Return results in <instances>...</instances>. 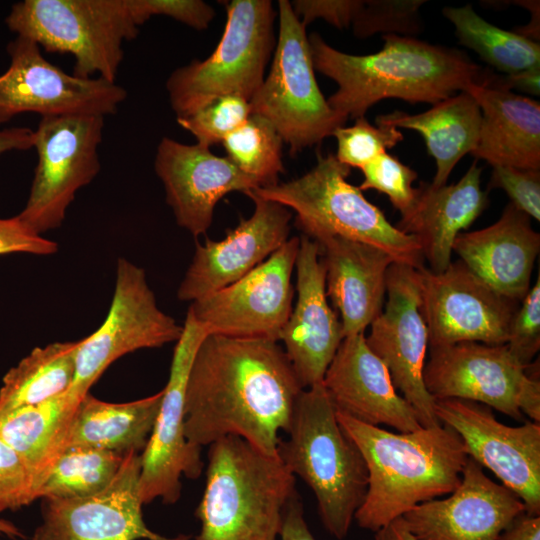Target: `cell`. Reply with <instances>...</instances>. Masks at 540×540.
Wrapping results in <instances>:
<instances>
[{
	"label": "cell",
	"mask_w": 540,
	"mask_h": 540,
	"mask_svg": "<svg viewBox=\"0 0 540 540\" xmlns=\"http://www.w3.org/2000/svg\"><path fill=\"white\" fill-rule=\"evenodd\" d=\"M382 39L380 51L359 56L331 47L317 33L308 37L314 69L338 85L327 103L345 120L364 117L388 98L434 105L485 84L491 74L454 48L395 34Z\"/></svg>",
	"instance_id": "2"
},
{
	"label": "cell",
	"mask_w": 540,
	"mask_h": 540,
	"mask_svg": "<svg viewBox=\"0 0 540 540\" xmlns=\"http://www.w3.org/2000/svg\"><path fill=\"white\" fill-rule=\"evenodd\" d=\"M374 540H418L405 526L401 517L375 532Z\"/></svg>",
	"instance_id": "50"
},
{
	"label": "cell",
	"mask_w": 540,
	"mask_h": 540,
	"mask_svg": "<svg viewBox=\"0 0 540 540\" xmlns=\"http://www.w3.org/2000/svg\"><path fill=\"white\" fill-rule=\"evenodd\" d=\"M299 237L289 238L264 262L236 282L190 303L208 335L263 338L279 342L292 311Z\"/></svg>",
	"instance_id": "15"
},
{
	"label": "cell",
	"mask_w": 540,
	"mask_h": 540,
	"mask_svg": "<svg viewBox=\"0 0 540 540\" xmlns=\"http://www.w3.org/2000/svg\"><path fill=\"white\" fill-rule=\"evenodd\" d=\"M435 412L460 436L468 457L516 494L527 514L540 515V423L508 426L490 407L457 398L435 400Z\"/></svg>",
	"instance_id": "18"
},
{
	"label": "cell",
	"mask_w": 540,
	"mask_h": 540,
	"mask_svg": "<svg viewBox=\"0 0 540 540\" xmlns=\"http://www.w3.org/2000/svg\"><path fill=\"white\" fill-rule=\"evenodd\" d=\"M206 481L191 540H279L296 477L281 459L228 436L208 449Z\"/></svg>",
	"instance_id": "4"
},
{
	"label": "cell",
	"mask_w": 540,
	"mask_h": 540,
	"mask_svg": "<svg viewBox=\"0 0 540 540\" xmlns=\"http://www.w3.org/2000/svg\"><path fill=\"white\" fill-rule=\"evenodd\" d=\"M244 194L255 204L252 215L242 219L222 240L196 243L177 291L180 301L192 303L236 282L289 239L292 211L250 191Z\"/></svg>",
	"instance_id": "20"
},
{
	"label": "cell",
	"mask_w": 540,
	"mask_h": 540,
	"mask_svg": "<svg viewBox=\"0 0 540 540\" xmlns=\"http://www.w3.org/2000/svg\"><path fill=\"white\" fill-rule=\"evenodd\" d=\"M10 64L0 75V125L33 112L41 117L62 114H114L126 90L99 77L67 74L42 55L34 41L17 36L7 46Z\"/></svg>",
	"instance_id": "14"
},
{
	"label": "cell",
	"mask_w": 540,
	"mask_h": 540,
	"mask_svg": "<svg viewBox=\"0 0 540 540\" xmlns=\"http://www.w3.org/2000/svg\"><path fill=\"white\" fill-rule=\"evenodd\" d=\"M322 384L336 410L355 420L400 433L422 427L413 407L395 389L387 367L367 346L365 334L342 340Z\"/></svg>",
	"instance_id": "24"
},
{
	"label": "cell",
	"mask_w": 540,
	"mask_h": 540,
	"mask_svg": "<svg viewBox=\"0 0 540 540\" xmlns=\"http://www.w3.org/2000/svg\"><path fill=\"white\" fill-rule=\"evenodd\" d=\"M206 329L187 311L174 348L168 382L163 389L158 416L141 453L139 492L143 505L160 498L175 504L182 491L181 477L198 479L203 471L201 448L185 437V393L190 368Z\"/></svg>",
	"instance_id": "13"
},
{
	"label": "cell",
	"mask_w": 540,
	"mask_h": 540,
	"mask_svg": "<svg viewBox=\"0 0 540 540\" xmlns=\"http://www.w3.org/2000/svg\"><path fill=\"white\" fill-rule=\"evenodd\" d=\"M442 14L453 24L459 42L499 71L508 75L540 67L538 42L490 24L470 4L444 7Z\"/></svg>",
	"instance_id": "33"
},
{
	"label": "cell",
	"mask_w": 540,
	"mask_h": 540,
	"mask_svg": "<svg viewBox=\"0 0 540 540\" xmlns=\"http://www.w3.org/2000/svg\"><path fill=\"white\" fill-rule=\"evenodd\" d=\"M0 536H6L11 539H25L24 533L14 523L0 519Z\"/></svg>",
	"instance_id": "51"
},
{
	"label": "cell",
	"mask_w": 540,
	"mask_h": 540,
	"mask_svg": "<svg viewBox=\"0 0 540 540\" xmlns=\"http://www.w3.org/2000/svg\"><path fill=\"white\" fill-rule=\"evenodd\" d=\"M283 143L272 123L254 113L222 141L227 157L243 173L252 177L258 188L279 183V175L284 172Z\"/></svg>",
	"instance_id": "35"
},
{
	"label": "cell",
	"mask_w": 540,
	"mask_h": 540,
	"mask_svg": "<svg viewBox=\"0 0 540 540\" xmlns=\"http://www.w3.org/2000/svg\"><path fill=\"white\" fill-rule=\"evenodd\" d=\"M453 251L493 290L519 303L530 289L540 234L530 217L509 203L491 226L458 234Z\"/></svg>",
	"instance_id": "25"
},
{
	"label": "cell",
	"mask_w": 540,
	"mask_h": 540,
	"mask_svg": "<svg viewBox=\"0 0 540 540\" xmlns=\"http://www.w3.org/2000/svg\"><path fill=\"white\" fill-rule=\"evenodd\" d=\"M349 173L335 155L318 153L317 164L303 176L250 192L293 211L296 226L313 241L342 237L384 251L394 263L422 267L418 240L393 226L359 187L348 183Z\"/></svg>",
	"instance_id": "6"
},
{
	"label": "cell",
	"mask_w": 540,
	"mask_h": 540,
	"mask_svg": "<svg viewBox=\"0 0 540 540\" xmlns=\"http://www.w3.org/2000/svg\"><path fill=\"white\" fill-rule=\"evenodd\" d=\"M5 23L47 52L71 54L74 76L109 82H116L123 43L139 31L128 0H23Z\"/></svg>",
	"instance_id": "7"
},
{
	"label": "cell",
	"mask_w": 540,
	"mask_h": 540,
	"mask_svg": "<svg viewBox=\"0 0 540 540\" xmlns=\"http://www.w3.org/2000/svg\"><path fill=\"white\" fill-rule=\"evenodd\" d=\"M481 174L482 168L474 161L456 184L436 187L420 182L413 206L401 216L396 227L418 240L430 271L441 273L447 269L456 237L487 207Z\"/></svg>",
	"instance_id": "27"
},
{
	"label": "cell",
	"mask_w": 540,
	"mask_h": 540,
	"mask_svg": "<svg viewBox=\"0 0 540 540\" xmlns=\"http://www.w3.org/2000/svg\"><path fill=\"white\" fill-rule=\"evenodd\" d=\"M448 495L420 503L403 514V523L418 540H498L525 511L516 494L490 479L470 457L460 484Z\"/></svg>",
	"instance_id": "21"
},
{
	"label": "cell",
	"mask_w": 540,
	"mask_h": 540,
	"mask_svg": "<svg viewBox=\"0 0 540 540\" xmlns=\"http://www.w3.org/2000/svg\"><path fill=\"white\" fill-rule=\"evenodd\" d=\"M250 114L248 100L237 95H223L191 114L177 117V122L197 139L198 144L210 148L243 125Z\"/></svg>",
	"instance_id": "36"
},
{
	"label": "cell",
	"mask_w": 540,
	"mask_h": 540,
	"mask_svg": "<svg viewBox=\"0 0 540 540\" xmlns=\"http://www.w3.org/2000/svg\"><path fill=\"white\" fill-rule=\"evenodd\" d=\"M417 270L429 348L460 342L507 343L517 302L493 290L461 260L441 273L424 266Z\"/></svg>",
	"instance_id": "16"
},
{
	"label": "cell",
	"mask_w": 540,
	"mask_h": 540,
	"mask_svg": "<svg viewBox=\"0 0 540 540\" xmlns=\"http://www.w3.org/2000/svg\"><path fill=\"white\" fill-rule=\"evenodd\" d=\"M425 0H368L355 17L352 28L356 37L375 33L412 37L422 30L419 15Z\"/></svg>",
	"instance_id": "37"
},
{
	"label": "cell",
	"mask_w": 540,
	"mask_h": 540,
	"mask_svg": "<svg viewBox=\"0 0 540 540\" xmlns=\"http://www.w3.org/2000/svg\"><path fill=\"white\" fill-rule=\"evenodd\" d=\"M58 244L38 234L26 225L17 215L0 218V255L26 253L33 255H52Z\"/></svg>",
	"instance_id": "44"
},
{
	"label": "cell",
	"mask_w": 540,
	"mask_h": 540,
	"mask_svg": "<svg viewBox=\"0 0 540 540\" xmlns=\"http://www.w3.org/2000/svg\"><path fill=\"white\" fill-rule=\"evenodd\" d=\"M506 345L511 355L526 368L531 365L540 349L539 275L511 321Z\"/></svg>",
	"instance_id": "40"
},
{
	"label": "cell",
	"mask_w": 540,
	"mask_h": 540,
	"mask_svg": "<svg viewBox=\"0 0 540 540\" xmlns=\"http://www.w3.org/2000/svg\"><path fill=\"white\" fill-rule=\"evenodd\" d=\"M35 498L34 480L16 451L0 437V514L16 511Z\"/></svg>",
	"instance_id": "41"
},
{
	"label": "cell",
	"mask_w": 540,
	"mask_h": 540,
	"mask_svg": "<svg viewBox=\"0 0 540 540\" xmlns=\"http://www.w3.org/2000/svg\"><path fill=\"white\" fill-rule=\"evenodd\" d=\"M225 6L226 25L214 52L205 60H193L174 70L166 82L177 117L223 95L250 101L265 78L276 45L272 2L232 0Z\"/></svg>",
	"instance_id": "8"
},
{
	"label": "cell",
	"mask_w": 540,
	"mask_h": 540,
	"mask_svg": "<svg viewBox=\"0 0 540 540\" xmlns=\"http://www.w3.org/2000/svg\"><path fill=\"white\" fill-rule=\"evenodd\" d=\"M295 15L304 26L317 18L342 29L352 25L363 7L362 0H295L290 2Z\"/></svg>",
	"instance_id": "45"
},
{
	"label": "cell",
	"mask_w": 540,
	"mask_h": 540,
	"mask_svg": "<svg viewBox=\"0 0 540 540\" xmlns=\"http://www.w3.org/2000/svg\"><path fill=\"white\" fill-rule=\"evenodd\" d=\"M141 453L129 452L109 485L87 497L42 499V523L31 540H191L165 537L143 520Z\"/></svg>",
	"instance_id": "19"
},
{
	"label": "cell",
	"mask_w": 540,
	"mask_h": 540,
	"mask_svg": "<svg viewBox=\"0 0 540 540\" xmlns=\"http://www.w3.org/2000/svg\"><path fill=\"white\" fill-rule=\"evenodd\" d=\"M315 242L325 269L326 294L340 315L343 337L364 334L383 310L393 259L376 247L342 237Z\"/></svg>",
	"instance_id": "26"
},
{
	"label": "cell",
	"mask_w": 540,
	"mask_h": 540,
	"mask_svg": "<svg viewBox=\"0 0 540 540\" xmlns=\"http://www.w3.org/2000/svg\"><path fill=\"white\" fill-rule=\"evenodd\" d=\"M277 455L313 491L324 528L344 539L368 489L365 460L341 428L322 383L300 393Z\"/></svg>",
	"instance_id": "5"
},
{
	"label": "cell",
	"mask_w": 540,
	"mask_h": 540,
	"mask_svg": "<svg viewBox=\"0 0 540 540\" xmlns=\"http://www.w3.org/2000/svg\"><path fill=\"white\" fill-rule=\"evenodd\" d=\"M502 189L511 203L529 217L540 220V171L493 166L487 191Z\"/></svg>",
	"instance_id": "42"
},
{
	"label": "cell",
	"mask_w": 540,
	"mask_h": 540,
	"mask_svg": "<svg viewBox=\"0 0 540 540\" xmlns=\"http://www.w3.org/2000/svg\"><path fill=\"white\" fill-rule=\"evenodd\" d=\"M154 168L177 224L194 237L207 232L214 209L226 194L259 187L227 156H217L198 143L186 145L168 137L158 144Z\"/></svg>",
	"instance_id": "22"
},
{
	"label": "cell",
	"mask_w": 540,
	"mask_h": 540,
	"mask_svg": "<svg viewBox=\"0 0 540 540\" xmlns=\"http://www.w3.org/2000/svg\"><path fill=\"white\" fill-rule=\"evenodd\" d=\"M345 434L360 450L368 489L354 519L377 532L414 506L452 493L468 459L460 436L449 426L394 433L336 410Z\"/></svg>",
	"instance_id": "3"
},
{
	"label": "cell",
	"mask_w": 540,
	"mask_h": 540,
	"mask_svg": "<svg viewBox=\"0 0 540 540\" xmlns=\"http://www.w3.org/2000/svg\"><path fill=\"white\" fill-rule=\"evenodd\" d=\"M162 396L163 390L131 402L110 403L86 394L71 419L64 450L89 447L121 454L142 453L153 431Z\"/></svg>",
	"instance_id": "30"
},
{
	"label": "cell",
	"mask_w": 540,
	"mask_h": 540,
	"mask_svg": "<svg viewBox=\"0 0 540 540\" xmlns=\"http://www.w3.org/2000/svg\"><path fill=\"white\" fill-rule=\"evenodd\" d=\"M77 406L64 392L0 418V437L23 460L34 480L35 491L64 450Z\"/></svg>",
	"instance_id": "31"
},
{
	"label": "cell",
	"mask_w": 540,
	"mask_h": 540,
	"mask_svg": "<svg viewBox=\"0 0 540 540\" xmlns=\"http://www.w3.org/2000/svg\"><path fill=\"white\" fill-rule=\"evenodd\" d=\"M482 113L476 100L461 91L436 104L423 113L408 114L394 111L376 117L377 124L419 132L427 150L436 161L432 185H446L448 177L466 154L472 153L479 138Z\"/></svg>",
	"instance_id": "29"
},
{
	"label": "cell",
	"mask_w": 540,
	"mask_h": 540,
	"mask_svg": "<svg viewBox=\"0 0 540 540\" xmlns=\"http://www.w3.org/2000/svg\"><path fill=\"white\" fill-rule=\"evenodd\" d=\"M297 300L279 341L303 389L320 384L342 340L338 313L328 303L319 245L299 237Z\"/></svg>",
	"instance_id": "23"
},
{
	"label": "cell",
	"mask_w": 540,
	"mask_h": 540,
	"mask_svg": "<svg viewBox=\"0 0 540 540\" xmlns=\"http://www.w3.org/2000/svg\"><path fill=\"white\" fill-rule=\"evenodd\" d=\"M423 380L435 400L457 398L484 404L515 419L540 423V381L506 344L460 342L430 348Z\"/></svg>",
	"instance_id": "11"
},
{
	"label": "cell",
	"mask_w": 540,
	"mask_h": 540,
	"mask_svg": "<svg viewBox=\"0 0 540 540\" xmlns=\"http://www.w3.org/2000/svg\"><path fill=\"white\" fill-rule=\"evenodd\" d=\"M498 540H540V515L525 511L516 516L503 530Z\"/></svg>",
	"instance_id": "48"
},
{
	"label": "cell",
	"mask_w": 540,
	"mask_h": 540,
	"mask_svg": "<svg viewBox=\"0 0 540 540\" xmlns=\"http://www.w3.org/2000/svg\"><path fill=\"white\" fill-rule=\"evenodd\" d=\"M386 294L384 310L370 324L366 344L387 367L395 389L413 407L422 427L440 425L435 399L423 380L428 331L420 311L418 270L392 263Z\"/></svg>",
	"instance_id": "17"
},
{
	"label": "cell",
	"mask_w": 540,
	"mask_h": 540,
	"mask_svg": "<svg viewBox=\"0 0 540 540\" xmlns=\"http://www.w3.org/2000/svg\"><path fill=\"white\" fill-rule=\"evenodd\" d=\"M364 179L360 190L373 189L388 196L401 216L414 204L416 188L412 187L417 173L387 152L380 154L362 169Z\"/></svg>",
	"instance_id": "39"
},
{
	"label": "cell",
	"mask_w": 540,
	"mask_h": 540,
	"mask_svg": "<svg viewBox=\"0 0 540 540\" xmlns=\"http://www.w3.org/2000/svg\"><path fill=\"white\" fill-rule=\"evenodd\" d=\"M332 136L337 139L336 159L349 168L360 169L404 138L398 128L385 124L373 126L365 117L355 119L353 126L337 128Z\"/></svg>",
	"instance_id": "38"
},
{
	"label": "cell",
	"mask_w": 540,
	"mask_h": 540,
	"mask_svg": "<svg viewBox=\"0 0 540 540\" xmlns=\"http://www.w3.org/2000/svg\"><path fill=\"white\" fill-rule=\"evenodd\" d=\"M34 131L27 127H9L0 129V155L17 150L33 148Z\"/></svg>",
	"instance_id": "49"
},
{
	"label": "cell",
	"mask_w": 540,
	"mask_h": 540,
	"mask_svg": "<svg viewBox=\"0 0 540 540\" xmlns=\"http://www.w3.org/2000/svg\"><path fill=\"white\" fill-rule=\"evenodd\" d=\"M182 330L183 325L159 308L145 271L119 258L109 311L96 331L78 341L75 374L67 395L79 404L115 360L176 342Z\"/></svg>",
	"instance_id": "12"
},
{
	"label": "cell",
	"mask_w": 540,
	"mask_h": 540,
	"mask_svg": "<svg viewBox=\"0 0 540 540\" xmlns=\"http://www.w3.org/2000/svg\"><path fill=\"white\" fill-rule=\"evenodd\" d=\"M279 540H316L305 520L303 503L298 494L286 507Z\"/></svg>",
	"instance_id": "46"
},
{
	"label": "cell",
	"mask_w": 540,
	"mask_h": 540,
	"mask_svg": "<svg viewBox=\"0 0 540 540\" xmlns=\"http://www.w3.org/2000/svg\"><path fill=\"white\" fill-rule=\"evenodd\" d=\"M78 341L34 348L10 368L0 388V418L66 392L75 374Z\"/></svg>",
	"instance_id": "32"
},
{
	"label": "cell",
	"mask_w": 540,
	"mask_h": 540,
	"mask_svg": "<svg viewBox=\"0 0 540 540\" xmlns=\"http://www.w3.org/2000/svg\"><path fill=\"white\" fill-rule=\"evenodd\" d=\"M126 454L89 447L68 448L52 464L35 497L72 499L94 495L113 480Z\"/></svg>",
	"instance_id": "34"
},
{
	"label": "cell",
	"mask_w": 540,
	"mask_h": 540,
	"mask_svg": "<svg viewBox=\"0 0 540 540\" xmlns=\"http://www.w3.org/2000/svg\"><path fill=\"white\" fill-rule=\"evenodd\" d=\"M540 67L532 68L516 74L497 76L491 74L487 85L509 90L516 89L521 92L539 95Z\"/></svg>",
	"instance_id": "47"
},
{
	"label": "cell",
	"mask_w": 540,
	"mask_h": 540,
	"mask_svg": "<svg viewBox=\"0 0 540 540\" xmlns=\"http://www.w3.org/2000/svg\"><path fill=\"white\" fill-rule=\"evenodd\" d=\"M302 390L278 341L208 335L188 375L185 437L202 448L235 436L276 456Z\"/></svg>",
	"instance_id": "1"
},
{
	"label": "cell",
	"mask_w": 540,
	"mask_h": 540,
	"mask_svg": "<svg viewBox=\"0 0 540 540\" xmlns=\"http://www.w3.org/2000/svg\"><path fill=\"white\" fill-rule=\"evenodd\" d=\"M477 102L481 125L471 155L493 166L540 169V104L487 84L466 90Z\"/></svg>",
	"instance_id": "28"
},
{
	"label": "cell",
	"mask_w": 540,
	"mask_h": 540,
	"mask_svg": "<svg viewBox=\"0 0 540 540\" xmlns=\"http://www.w3.org/2000/svg\"><path fill=\"white\" fill-rule=\"evenodd\" d=\"M133 17L141 26L152 16L164 15L194 29L208 28L214 9L201 0H128Z\"/></svg>",
	"instance_id": "43"
},
{
	"label": "cell",
	"mask_w": 540,
	"mask_h": 540,
	"mask_svg": "<svg viewBox=\"0 0 540 540\" xmlns=\"http://www.w3.org/2000/svg\"><path fill=\"white\" fill-rule=\"evenodd\" d=\"M103 127L100 115L41 117L33 141L38 162L27 202L17 215L38 234L60 227L78 190L99 173Z\"/></svg>",
	"instance_id": "10"
},
{
	"label": "cell",
	"mask_w": 540,
	"mask_h": 540,
	"mask_svg": "<svg viewBox=\"0 0 540 540\" xmlns=\"http://www.w3.org/2000/svg\"><path fill=\"white\" fill-rule=\"evenodd\" d=\"M278 9L270 72L249 103L251 113L269 120L294 155L332 136L347 120L330 108L318 87L306 26L289 1L280 0Z\"/></svg>",
	"instance_id": "9"
}]
</instances>
